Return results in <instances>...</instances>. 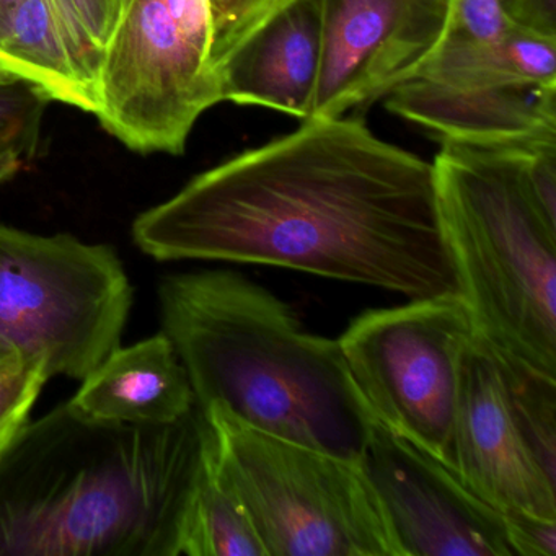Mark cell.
I'll return each mask as SVG.
<instances>
[{
  "label": "cell",
  "instance_id": "cell-21",
  "mask_svg": "<svg viewBox=\"0 0 556 556\" xmlns=\"http://www.w3.org/2000/svg\"><path fill=\"white\" fill-rule=\"evenodd\" d=\"M513 28L503 0H451L445 40L464 43L496 40Z\"/></svg>",
  "mask_w": 556,
  "mask_h": 556
},
{
  "label": "cell",
  "instance_id": "cell-14",
  "mask_svg": "<svg viewBox=\"0 0 556 556\" xmlns=\"http://www.w3.org/2000/svg\"><path fill=\"white\" fill-rule=\"evenodd\" d=\"M67 402L100 421L168 425L197 406L190 377L164 331L113 350Z\"/></svg>",
  "mask_w": 556,
  "mask_h": 556
},
{
  "label": "cell",
  "instance_id": "cell-12",
  "mask_svg": "<svg viewBox=\"0 0 556 556\" xmlns=\"http://www.w3.org/2000/svg\"><path fill=\"white\" fill-rule=\"evenodd\" d=\"M321 30V0H282L217 63L220 100L311 118Z\"/></svg>",
  "mask_w": 556,
  "mask_h": 556
},
{
  "label": "cell",
  "instance_id": "cell-6",
  "mask_svg": "<svg viewBox=\"0 0 556 556\" xmlns=\"http://www.w3.org/2000/svg\"><path fill=\"white\" fill-rule=\"evenodd\" d=\"M135 289L113 247L0 224V341L83 380L122 346Z\"/></svg>",
  "mask_w": 556,
  "mask_h": 556
},
{
  "label": "cell",
  "instance_id": "cell-20",
  "mask_svg": "<svg viewBox=\"0 0 556 556\" xmlns=\"http://www.w3.org/2000/svg\"><path fill=\"white\" fill-rule=\"evenodd\" d=\"M281 2L282 0H210L213 21L211 64L214 70L217 63Z\"/></svg>",
  "mask_w": 556,
  "mask_h": 556
},
{
  "label": "cell",
  "instance_id": "cell-24",
  "mask_svg": "<svg viewBox=\"0 0 556 556\" xmlns=\"http://www.w3.org/2000/svg\"><path fill=\"white\" fill-rule=\"evenodd\" d=\"M514 27L556 40V0H506Z\"/></svg>",
  "mask_w": 556,
  "mask_h": 556
},
{
  "label": "cell",
  "instance_id": "cell-3",
  "mask_svg": "<svg viewBox=\"0 0 556 556\" xmlns=\"http://www.w3.org/2000/svg\"><path fill=\"white\" fill-rule=\"evenodd\" d=\"M157 301L198 408L361 462L376 418L338 340L308 333L286 302L227 269L164 276Z\"/></svg>",
  "mask_w": 556,
  "mask_h": 556
},
{
  "label": "cell",
  "instance_id": "cell-11",
  "mask_svg": "<svg viewBox=\"0 0 556 556\" xmlns=\"http://www.w3.org/2000/svg\"><path fill=\"white\" fill-rule=\"evenodd\" d=\"M361 467L402 556H514L503 514L441 458L374 421Z\"/></svg>",
  "mask_w": 556,
  "mask_h": 556
},
{
  "label": "cell",
  "instance_id": "cell-5",
  "mask_svg": "<svg viewBox=\"0 0 556 556\" xmlns=\"http://www.w3.org/2000/svg\"><path fill=\"white\" fill-rule=\"evenodd\" d=\"M216 434L220 477L245 507L266 556H402L361 462L201 409Z\"/></svg>",
  "mask_w": 556,
  "mask_h": 556
},
{
  "label": "cell",
  "instance_id": "cell-8",
  "mask_svg": "<svg viewBox=\"0 0 556 556\" xmlns=\"http://www.w3.org/2000/svg\"><path fill=\"white\" fill-rule=\"evenodd\" d=\"M473 331L464 298L441 295L364 312L338 343L374 418L444 460Z\"/></svg>",
  "mask_w": 556,
  "mask_h": 556
},
{
  "label": "cell",
  "instance_id": "cell-23",
  "mask_svg": "<svg viewBox=\"0 0 556 556\" xmlns=\"http://www.w3.org/2000/svg\"><path fill=\"white\" fill-rule=\"evenodd\" d=\"M514 556H556V519L522 510L503 513Z\"/></svg>",
  "mask_w": 556,
  "mask_h": 556
},
{
  "label": "cell",
  "instance_id": "cell-25",
  "mask_svg": "<svg viewBox=\"0 0 556 556\" xmlns=\"http://www.w3.org/2000/svg\"><path fill=\"white\" fill-rule=\"evenodd\" d=\"M21 4L22 0H0V37L4 34L5 27H8L15 9Z\"/></svg>",
  "mask_w": 556,
  "mask_h": 556
},
{
  "label": "cell",
  "instance_id": "cell-28",
  "mask_svg": "<svg viewBox=\"0 0 556 556\" xmlns=\"http://www.w3.org/2000/svg\"><path fill=\"white\" fill-rule=\"evenodd\" d=\"M504 4H506V0H503Z\"/></svg>",
  "mask_w": 556,
  "mask_h": 556
},
{
  "label": "cell",
  "instance_id": "cell-19",
  "mask_svg": "<svg viewBox=\"0 0 556 556\" xmlns=\"http://www.w3.org/2000/svg\"><path fill=\"white\" fill-rule=\"evenodd\" d=\"M48 380L47 367L40 359L15 353L0 361V451L30 419Z\"/></svg>",
  "mask_w": 556,
  "mask_h": 556
},
{
  "label": "cell",
  "instance_id": "cell-18",
  "mask_svg": "<svg viewBox=\"0 0 556 556\" xmlns=\"http://www.w3.org/2000/svg\"><path fill=\"white\" fill-rule=\"evenodd\" d=\"M51 102L30 80H0V184L15 177L34 157Z\"/></svg>",
  "mask_w": 556,
  "mask_h": 556
},
{
  "label": "cell",
  "instance_id": "cell-15",
  "mask_svg": "<svg viewBox=\"0 0 556 556\" xmlns=\"http://www.w3.org/2000/svg\"><path fill=\"white\" fill-rule=\"evenodd\" d=\"M99 58L77 40L54 0H22L0 37V67L51 100L99 112Z\"/></svg>",
  "mask_w": 556,
  "mask_h": 556
},
{
  "label": "cell",
  "instance_id": "cell-16",
  "mask_svg": "<svg viewBox=\"0 0 556 556\" xmlns=\"http://www.w3.org/2000/svg\"><path fill=\"white\" fill-rule=\"evenodd\" d=\"M418 77L458 89L556 86V40L517 27L496 40H444Z\"/></svg>",
  "mask_w": 556,
  "mask_h": 556
},
{
  "label": "cell",
  "instance_id": "cell-7",
  "mask_svg": "<svg viewBox=\"0 0 556 556\" xmlns=\"http://www.w3.org/2000/svg\"><path fill=\"white\" fill-rule=\"evenodd\" d=\"M210 0H122L102 54L100 125L131 151L180 155L220 100Z\"/></svg>",
  "mask_w": 556,
  "mask_h": 556
},
{
  "label": "cell",
  "instance_id": "cell-4",
  "mask_svg": "<svg viewBox=\"0 0 556 556\" xmlns=\"http://www.w3.org/2000/svg\"><path fill=\"white\" fill-rule=\"evenodd\" d=\"M529 151L441 141L432 168L475 330L556 377V220L530 193Z\"/></svg>",
  "mask_w": 556,
  "mask_h": 556
},
{
  "label": "cell",
  "instance_id": "cell-26",
  "mask_svg": "<svg viewBox=\"0 0 556 556\" xmlns=\"http://www.w3.org/2000/svg\"><path fill=\"white\" fill-rule=\"evenodd\" d=\"M12 354H15L14 351L9 350V348L0 341V361H4L5 357L12 356Z\"/></svg>",
  "mask_w": 556,
  "mask_h": 556
},
{
  "label": "cell",
  "instance_id": "cell-22",
  "mask_svg": "<svg viewBox=\"0 0 556 556\" xmlns=\"http://www.w3.org/2000/svg\"><path fill=\"white\" fill-rule=\"evenodd\" d=\"M54 4L77 40L102 63L103 50L118 21L122 0H54Z\"/></svg>",
  "mask_w": 556,
  "mask_h": 556
},
{
  "label": "cell",
  "instance_id": "cell-27",
  "mask_svg": "<svg viewBox=\"0 0 556 556\" xmlns=\"http://www.w3.org/2000/svg\"><path fill=\"white\" fill-rule=\"evenodd\" d=\"M12 74H9L8 71H4L2 70V67H0V80H5V79H12Z\"/></svg>",
  "mask_w": 556,
  "mask_h": 556
},
{
  "label": "cell",
  "instance_id": "cell-17",
  "mask_svg": "<svg viewBox=\"0 0 556 556\" xmlns=\"http://www.w3.org/2000/svg\"><path fill=\"white\" fill-rule=\"evenodd\" d=\"M181 556H266L249 513L217 470L216 444L188 517Z\"/></svg>",
  "mask_w": 556,
  "mask_h": 556
},
{
  "label": "cell",
  "instance_id": "cell-9",
  "mask_svg": "<svg viewBox=\"0 0 556 556\" xmlns=\"http://www.w3.org/2000/svg\"><path fill=\"white\" fill-rule=\"evenodd\" d=\"M445 464L500 510L556 519V464L543 454L496 348L477 330L462 353Z\"/></svg>",
  "mask_w": 556,
  "mask_h": 556
},
{
  "label": "cell",
  "instance_id": "cell-1",
  "mask_svg": "<svg viewBox=\"0 0 556 556\" xmlns=\"http://www.w3.org/2000/svg\"><path fill=\"white\" fill-rule=\"evenodd\" d=\"M157 262L249 263L409 299L462 295L434 168L361 122L301 128L194 177L131 227Z\"/></svg>",
  "mask_w": 556,
  "mask_h": 556
},
{
  "label": "cell",
  "instance_id": "cell-10",
  "mask_svg": "<svg viewBox=\"0 0 556 556\" xmlns=\"http://www.w3.org/2000/svg\"><path fill=\"white\" fill-rule=\"evenodd\" d=\"M321 12L308 119L340 118L416 79L445 40L451 0H321Z\"/></svg>",
  "mask_w": 556,
  "mask_h": 556
},
{
  "label": "cell",
  "instance_id": "cell-13",
  "mask_svg": "<svg viewBox=\"0 0 556 556\" xmlns=\"http://www.w3.org/2000/svg\"><path fill=\"white\" fill-rule=\"evenodd\" d=\"M387 109L439 141L522 149L556 144V86L458 89L416 77L389 93Z\"/></svg>",
  "mask_w": 556,
  "mask_h": 556
},
{
  "label": "cell",
  "instance_id": "cell-2",
  "mask_svg": "<svg viewBox=\"0 0 556 556\" xmlns=\"http://www.w3.org/2000/svg\"><path fill=\"white\" fill-rule=\"evenodd\" d=\"M216 444L194 406L168 425L63 402L0 451V556H181Z\"/></svg>",
  "mask_w": 556,
  "mask_h": 556
}]
</instances>
